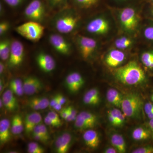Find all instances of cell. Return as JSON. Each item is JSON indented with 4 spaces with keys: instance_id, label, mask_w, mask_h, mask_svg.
<instances>
[{
    "instance_id": "cell-5",
    "label": "cell",
    "mask_w": 153,
    "mask_h": 153,
    "mask_svg": "<svg viewBox=\"0 0 153 153\" xmlns=\"http://www.w3.org/2000/svg\"><path fill=\"white\" fill-rule=\"evenodd\" d=\"M24 13L26 18L31 21L41 22L45 16L44 4L40 0H33L26 7Z\"/></svg>"
},
{
    "instance_id": "cell-18",
    "label": "cell",
    "mask_w": 153,
    "mask_h": 153,
    "mask_svg": "<svg viewBox=\"0 0 153 153\" xmlns=\"http://www.w3.org/2000/svg\"><path fill=\"white\" fill-rule=\"evenodd\" d=\"M83 139L85 145L91 149H96L99 145L98 134L93 130L89 129L85 131L83 134Z\"/></svg>"
},
{
    "instance_id": "cell-55",
    "label": "cell",
    "mask_w": 153,
    "mask_h": 153,
    "mask_svg": "<svg viewBox=\"0 0 153 153\" xmlns=\"http://www.w3.org/2000/svg\"><path fill=\"white\" fill-rule=\"evenodd\" d=\"M3 105H4V104H3L2 100L1 99L0 100V107H1V108L2 107Z\"/></svg>"
},
{
    "instance_id": "cell-52",
    "label": "cell",
    "mask_w": 153,
    "mask_h": 153,
    "mask_svg": "<svg viewBox=\"0 0 153 153\" xmlns=\"http://www.w3.org/2000/svg\"><path fill=\"white\" fill-rule=\"evenodd\" d=\"M62 0H49L50 2L53 5H55L57 4H59Z\"/></svg>"
},
{
    "instance_id": "cell-8",
    "label": "cell",
    "mask_w": 153,
    "mask_h": 153,
    "mask_svg": "<svg viewBox=\"0 0 153 153\" xmlns=\"http://www.w3.org/2000/svg\"><path fill=\"white\" fill-rule=\"evenodd\" d=\"M76 41L82 57L87 59L91 57L97 47L96 41L93 38L82 36H78Z\"/></svg>"
},
{
    "instance_id": "cell-3",
    "label": "cell",
    "mask_w": 153,
    "mask_h": 153,
    "mask_svg": "<svg viewBox=\"0 0 153 153\" xmlns=\"http://www.w3.org/2000/svg\"><path fill=\"white\" fill-rule=\"evenodd\" d=\"M142 105V100L138 94L130 93L123 97L122 110L126 116L136 117L140 113Z\"/></svg>"
},
{
    "instance_id": "cell-21",
    "label": "cell",
    "mask_w": 153,
    "mask_h": 153,
    "mask_svg": "<svg viewBox=\"0 0 153 153\" xmlns=\"http://www.w3.org/2000/svg\"><path fill=\"white\" fill-rule=\"evenodd\" d=\"M100 100V93L97 89L91 88L86 92L83 98V101L87 105H95Z\"/></svg>"
},
{
    "instance_id": "cell-39",
    "label": "cell",
    "mask_w": 153,
    "mask_h": 153,
    "mask_svg": "<svg viewBox=\"0 0 153 153\" xmlns=\"http://www.w3.org/2000/svg\"><path fill=\"white\" fill-rule=\"evenodd\" d=\"M144 35L146 39L153 41V27L146 28L144 31Z\"/></svg>"
},
{
    "instance_id": "cell-47",
    "label": "cell",
    "mask_w": 153,
    "mask_h": 153,
    "mask_svg": "<svg viewBox=\"0 0 153 153\" xmlns=\"http://www.w3.org/2000/svg\"><path fill=\"white\" fill-rule=\"evenodd\" d=\"M58 102V95L55 96L51 100V101H50V104H49V106L50 107H53L54 105L57 104V102Z\"/></svg>"
},
{
    "instance_id": "cell-41",
    "label": "cell",
    "mask_w": 153,
    "mask_h": 153,
    "mask_svg": "<svg viewBox=\"0 0 153 153\" xmlns=\"http://www.w3.org/2000/svg\"><path fill=\"white\" fill-rule=\"evenodd\" d=\"M10 28V25L8 22H3L0 24V35L3 36L7 32Z\"/></svg>"
},
{
    "instance_id": "cell-1",
    "label": "cell",
    "mask_w": 153,
    "mask_h": 153,
    "mask_svg": "<svg viewBox=\"0 0 153 153\" xmlns=\"http://www.w3.org/2000/svg\"><path fill=\"white\" fill-rule=\"evenodd\" d=\"M116 78L123 84L136 85L144 82V71L136 61H131L125 66L117 68L114 71Z\"/></svg>"
},
{
    "instance_id": "cell-51",
    "label": "cell",
    "mask_w": 153,
    "mask_h": 153,
    "mask_svg": "<svg viewBox=\"0 0 153 153\" xmlns=\"http://www.w3.org/2000/svg\"><path fill=\"white\" fill-rule=\"evenodd\" d=\"M149 126L150 129L151 133L152 134L153 136V118L149 120Z\"/></svg>"
},
{
    "instance_id": "cell-34",
    "label": "cell",
    "mask_w": 153,
    "mask_h": 153,
    "mask_svg": "<svg viewBox=\"0 0 153 153\" xmlns=\"http://www.w3.org/2000/svg\"><path fill=\"white\" fill-rule=\"evenodd\" d=\"M99 0H74L75 2L83 8H88L95 5Z\"/></svg>"
},
{
    "instance_id": "cell-10",
    "label": "cell",
    "mask_w": 153,
    "mask_h": 153,
    "mask_svg": "<svg viewBox=\"0 0 153 153\" xmlns=\"http://www.w3.org/2000/svg\"><path fill=\"white\" fill-rule=\"evenodd\" d=\"M109 24L106 20L101 18H96L89 22L86 27L88 33L96 35H103L108 32Z\"/></svg>"
},
{
    "instance_id": "cell-29",
    "label": "cell",
    "mask_w": 153,
    "mask_h": 153,
    "mask_svg": "<svg viewBox=\"0 0 153 153\" xmlns=\"http://www.w3.org/2000/svg\"><path fill=\"white\" fill-rule=\"evenodd\" d=\"M141 59L143 64L146 67L150 69H153V52H144Z\"/></svg>"
},
{
    "instance_id": "cell-22",
    "label": "cell",
    "mask_w": 153,
    "mask_h": 153,
    "mask_svg": "<svg viewBox=\"0 0 153 153\" xmlns=\"http://www.w3.org/2000/svg\"><path fill=\"white\" fill-rule=\"evenodd\" d=\"M29 106L34 110L46 109L49 106L50 101L49 99L44 97H34L29 101Z\"/></svg>"
},
{
    "instance_id": "cell-25",
    "label": "cell",
    "mask_w": 153,
    "mask_h": 153,
    "mask_svg": "<svg viewBox=\"0 0 153 153\" xmlns=\"http://www.w3.org/2000/svg\"><path fill=\"white\" fill-rule=\"evenodd\" d=\"M11 42L4 39L0 43V57L3 61L8 60L10 52Z\"/></svg>"
},
{
    "instance_id": "cell-24",
    "label": "cell",
    "mask_w": 153,
    "mask_h": 153,
    "mask_svg": "<svg viewBox=\"0 0 153 153\" xmlns=\"http://www.w3.org/2000/svg\"><path fill=\"white\" fill-rule=\"evenodd\" d=\"M22 117L19 115H16L13 118L11 126V132L13 135L20 134L25 128Z\"/></svg>"
},
{
    "instance_id": "cell-6",
    "label": "cell",
    "mask_w": 153,
    "mask_h": 153,
    "mask_svg": "<svg viewBox=\"0 0 153 153\" xmlns=\"http://www.w3.org/2000/svg\"><path fill=\"white\" fill-rule=\"evenodd\" d=\"M120 19L124 29L128 31H134L136 29L139 20L135 10L128 7L121 10Z\"/></svg>"
},
{
    "instance_id": "cell-53",
    "label": "cell",
    "mask_w": 153,
    "mask_h": 153,
    "mask_svg": "<svg viewBox=\"0 0 153 153\" xmlns=\"http://www.w3.org/2000/svg\"><path fill=\"white\" fill-rule=\"evenodd\" d=\"M4 69V65L1 62L0 63V74H1L3 73Z\"/></svg>"
},
{
    "instance_id": "cell-4",
    "label": "cell",
    "mask_w": 153,
    "mask_h": 153,
    "mask_svg": "<svg viewBox=\"0 0 153 153\" xmlns=\"http://www.w3.org/2000/svg\"><path fill=\"white\" fill-rule=\"evenodd\" d=\"M78 22V17L66 11L57 16L54 25L55 29L59 33L68 34L74 30Z\"/></svg>"
},
{
    "instance_id": "cell-36",
    "label": "cell",
    "mask_w": 153,
    "mask_h": 153,
    "mask_svg": "<svg viewBox=\"0 0 153 153\" xmlns=\"http://www.w3.org/2000/svg\"><path fill=\"white\" fill-rule=\"evenodd\" d=\"M37 126L34 128L32 132L33 134V138L36 140L39 141L41 142H46L47 141L44 139V137L40 133Z\"/></svg>"
},
{
    "instance_id": "cell-7",
    "label": "cell",
    "mask_w": 153,
    "mask_h": 153,
    "mask_svg": "<svg viewBox=\"0 0 153 153\" xmlns=\"http://www.w3.org/2000/svg\"><path fill=\"white\" fill-rule=\"evenodd\" d=\"M25 48L24 45L18 40L11 42L9 65L11 67H16L22 64L24 60Z\"/></svg>"
},
{
    "instance_id": "cell-32",
    "label": "cell",
    "mask_w": 153,
    "mask_h": 153,
    "mask_svg": "<svg viewBox=\"0 0 153 153\" xmlns=\"http://www.w3.org/2000/svg\"><path fill=\"white\" fill-rule=\"evenodd\" d=\"M27 152L29 153H43L44 149L38 143L31 142L28 144Z\"/></svg>"
},
{
    "instance_id": "cell-11",
    "label": "cell",
    "mask_w": 153,
    "mask_h": 153,
    "mask_svg": "<svg viewBox=\"0 0 153 153\" xmlns=\"http://www.w3.org/2000/svg\"><path fill=\"white\" fill-rule=\"evenodd\" d=\"M72 142V136L67 132L59 134L54 142V149L56 152L66 153L68 152Z\"/></svg>"
},
{
    "instance_id": "cell-45",
    "label": "cell",
    "mask_w": 153,
    "mask_h": 153,
    "mask_svg": "<svg viewBox=\"0 0 153 153\" xmlns=\"http://www.w3.org/2000/svg\"><path fill=\"white\" fill-rule=\"evenodd\" d=\"M126 116L123 113L121 114L118 118L117 121V126H120L123 125L125 120Z\"/></svg>"
},
{
    "instance_id": "cell-9",
    "label": "cell",
    "mask_w": 153,
    "mask_h": 153,
    "mask_svg": "<svg viewBox=\"0 0 153 153\" xmlns=\"http://www.w3.org/2000/svg\"><path fill=\"white\" fill-rule=\"evenodd\" d=\"M49 42L57 52L63 55H68L71 51L70 43L63 36L53 34L49 37Z\"/></svg>"
},
{
    "instance_id": "cell-12",
    "label": "cell",
    "mask_w": 153,
    "mask_h": 153,
    "mask_svg": "<svg viewBox=\"0 0 153 153\" xmlns=\"http://www.w3.org/2000/svg\"><path fill=\"white\" fill-rule=\"evenodd\" d=\"M36 60L39 68L47 73L53 71L56 67V63L53 57L45 52L39 53Z\"/></svg>"
},
{
    "instance_id": "cell-15",
    "label": "cell",
    "mask_w": 153,
    "mask_h": 153,
    "mask_svg": "<svg viewBox=\"0 0 153 153\" xmlns=\"http://www.w3.org/2000/svg\"><path fill=\"white\" fill-rule=\"evenodd\" d=\"M125 57V54L122 51L118 49H114L107 55L105 62L110 67H117L123 62Z\"/></svg>"
},
{
    "instance_id": "cell-50",
    "label": "cell",
    "mask_w": 153,
    "mask_h": 153,
    "mask_svg": "<svg viewBox=\"0 0 153 153\" xmlns=\"http://www.w3.org/2000/svg\"><path fill=\"white\" fill-rule=\"evenodd\" d=\"M62 105H62L60 104L59 102H58L57 104L55 105H54L52 108H53V109H55V110L60 111L62 109Z\"/></svg>"
},
{
    "instance_id": "cell-30",
    "label": "cell",
    "mask_w": 153,
    "mask_h": 153,
    "mask_svg": "<svg viewBox=\"0 0 153 153\" xmlns=\"http://www.w3.org/2000/svg\"><path fill=\"white\" fill-rule=\"evenodd\" d=\"M132 41L131 39L126 37L118 38L115 42V45L119 49H126L131 45Z\"/></svg>"
},
{
    "instance_id": "cell-26",
    "label": "cell",
    "mask_w": 153,
    "mask_h": 153,
    "mask_svg": "<svg viewBox=\"0 0 153 153\" xmlns=\"http://www.w3.org/2000/svg\"><path fill=\"white\" fill-rule=\"evenodd\" d=\"M151 131L143 127H139L135 129L132 134L133 138L135 140H143L150 138Z\"/></svg>"
},
{
    "instance_id": "cell-27",
    "label": "cell",
    "mask_w": 153,
    "mask_h": 153,
    "mask_svg": "<svg viewBox=\"0 0 153 153\" xmlns=\"http://www.w3.org/2000/svg\"><path fill=\"white\" fill-rule=\"evenodd\" d=\"M10 89L15 94L22 96L25 94L23 82L21 79L16 78L12 79L10 82Z\"/></svg>"
},
{
    "instance_id": "cell-46",
    "label": "cell",
    "mask_w": 153,
    "mask_h": 153,
    "mask_svg": "<svg viewBox=\"0 0 153 153\" xmlns=\"http://www.w3.org/2000/svg\"><path fill=\"white\" fill-rule=\"evenodd\" d=\"M60 117L63 118V119L66 120L68 115V107L66 108H63L60 110Z\"/></svg>"
},
{
    "instance_id": "cell-56",
    "label": "cell",
    "mask_w": 153,
    "mask_h": 153,
    "mask_svg": "<svg viewBox=\"0 0 153 153\" xmlns=\"http://www.w3.org/2000/svg\"><path fill=\"white\" fill-rule=\"evenodd\" d=\"M151 100H152V101L153 102V94L152 95H151Z\"/></svg>"
},
{
    "instance_id": "cell-14",
    "label": "cell",
    "mask_w": 153,
    "mask_h": 153,
    "mask_svg": "<svg viewBox=\"0 0 153 153\" xmlns=\"http://www.w3.org/2000/svg\"><path fill=\"white\" fill-rule=\"evenodd\" d=\"M65 82L68 90L71 92H77L82 87L84 80L81 74L77 72L70 73L66 76Z\"/></svg>"
},
{
    "instance_id": "cell-48",
    "label": "cell",
    "mask_w": 153,
    "mask_h": 153,
    "mask_svg": "<svg viewBox=\"0 0 153 153\" xmlns=\"http://www.w3.org/2000/svg\"><path fill=\"white\" fill-rule=\"evenodd\" d=\"M58 102L63 105L66 103V99L65 97L63 96V95H61V94H58Z\"/></svg>"
},
{
    "instance_id": "cell-23",
    "label": "cell",
    "mask_w": 153,
    "mask_h": 153,
    "mask_svg": "<svg viewBox=\"0 0 153 153\" xmlns=\"http://www.w3.org/2000/svg\"><path fill=\"white\" fill-rule=\"evenodd\" d=\"M111 143L118 152H126V142L123 137L121 135L118 134H113L111 137Z\"/></svg>"
},
{
    "instance_id": "cell-43",
    "label": "cell",
    "mask_w": 153,
    "mask_h": 153,
    "mask_svg": "<svg viewBox=\"0 0 153 153\" xmlns=\"http://www.w3.org/2000/svg\"><path fill=\"white\" fill-rule=\"evenodd\" d=\"M44 123L47 125L51 126L52 127L59 126L55 122L47 115L44 118Z\"/></svg>"
},
{
    "instance_id": "cell-28",
    "label": "cell",
    "mask_w": 153,
    "mask_h": 153,
    "mask_svg": "<svg viewBox=\"0 0 153 153\" xmlns=\"http://www.w3.org/2000/svg\"><path fill=\"white\" fill-rule=\"evenodd\" d=\"M76 117L81 119L88 123L94 126L96 123V116L88 111H82L77 115Z\"/></svg>"
},
{
    "instance_id": "cell-38",
    "label": "cell",
    "mask_w": 153,
    "mask_h": 153,
    "mask_svg": "<svg viewBox=\"0 0 153 153\" xmlns=\"http://www.w3.org/2000/svg\"><path fill=\"white\" fill-rule=\"evenodd\" d=\"M133 153H153V146H146L138 148L133 151Z\"/></svg>"
},
{
    "instance_id": "cell-33",
    "label": "cell",
    "mask_w": 153,
    "mask_h": 153,
    "mask_svg": "<svg viewBox=\"0 0 153 153\" xmlns=\"http://www.w3.org/2000/svg\"><path fill=\"white\" fill-rule=\"evenodd\" d=\"M74 121H75L74 126L76 128L79 129H85L91 128L94 127L92 125L88 123L77 117Z\"/></svg>"
},
{
    "instance_id": "cell-13",
    "label": "cell",
    "mask_w": 153,
    "mask_h": 153,
    "mask_svg": "<svg viewBox=\"0 0 153 153\" xmlns=\"http://www.w3.org/2000/svg\"><path fill=\"white\" fill-rule=\"evenodd\" d=\"M23 86L25 94L30 96L38 93L42 89V84L36 76H28L24 79Z\"/></svg>"
},
{
    "instance_id": "cell-42",
    "label": "cell",
    "mask_w": 153,
    "mask_h": 153,
    "mask_svg": "<svg viewBox=\"0 0 153 153\" xmlns=\"http://www.w3.org/2000/svg\"><path fill=\"white\" fill-rule=\"evenodd\" d=\"M144 111L147 116L153 114V103L151 102L146 103L145 105Z\"/></svg>"
},
{
    "instance_id": "cell-31",
    "label": "cell",
    "mask_w": 153,
    "mask_h": 153,
    "mask_svg": "<svg viewBox=\"0 0 153 153\" xmlns=\"http://www.w3.org/2000/svg\"><path fill=\"white\" fill-rule=\"evenodd\" d=\"M122 113L117 108L111 110L108 112V118L110 123L114 126H117L118 118Z\"/></svg>"
},
{
    "instance_id": "cell-57",
    "label": "cell",
    "mask_w": 153,
    "mask_h": 153,
    "mask_svg": "<svg viewBox=\"0 0 153 153\" xmlns=\"http://www.w3.org/2000/svg\"><path fill=\"white\" fill-rule=\"evenodd\" d=\"M152 2L153 3V0H152Z\"/></svg>"
},
{
    "instance_id": "cell-37",
    "label": "cell",
    "mask_w": 153,
    "mask_h": 153,
    "mask_svg": "<svg viewBox=\"0 0 153 153\" xmlns=\"http://www.w3.org/2000/svg\"><path fill=\"white\" fill-rule=\"evenodd\" d=\"M68 117L66 119V121L68 122H71L74 121L76 119L77 112L76 110L73 107L69 106L68 107Z\"/></svg>"
},
{
    "instance_id": "cell-17",
    "label": "cell",
    "mask_w": 153,
    "mask_h": 153,
    "mask_svg": "<svg viewBox=\"0 0 153 153\" xmlns=\"http://www.w3.org/2000/svg\"><path fill=\"white\" fill-rule=\"evenodd\" d=\"M14 94L11 89H8L3 93L2 98L4 106L11 111H14L18 108V102Z\"/></svg>"
},
{
    "instance_id": "cell-49",
    "label": "cell",
    "mask_w": 153,
    "mask_h": 153,
    "mask_svg": "<svg viewBox=\"0 0 153 153\" xmlns=\"http://www.w3.org/2000/svg\"><path fill=\"white\" fill-rule=\"evenodd\" d=\"M105 153H116L118 152L117 151L114 147H109L107 148L105 151Z\"/></svg>"
},
{
    "instance_id": "cell-58",
    "label": "cell",
    "mask_w": 153,
    "mask_h": 153,
    "mask_svg": "<svg viewBox=\"0 0 153 153\" xmlns=\"http://www.w3.org/2000/svg\"></svg>"
},
{
    "instance_id": "cell-54",
    "label": "cell",
    "mask_w": 153,
    "mask_h": 153,
    "mask_svg": "<svg viewBox=\"0 0 153 153\" xmlns=\"http://www.w3.org/2000/svg\"><path fill=\"white\" fill-rule=\"evenodd\" d=\"M3 82H2L1 79V82H0V93L1 94V92L3 90Z\"/></svg>"
},
{
    "instance_id": "cell-44",
    "label": "cell",
    "mask_w": 153,
    "mask_h": 153,
    "mask_svg": "<svg viewBox=\"0 0 153 153\" xmlns=\"http://www.w3.org/2000/svg\"><path fill=\"white\" fill-rule=\"evenodd\" d=\"M8 5L12 7H16L19 5L23 0H4Z\"/></svg>"
},
{
    "instance_id": "cell-16",
    "label": "cell",
    "mask_w": 153,
    "mask_h": 153,
    "mask_svg": "<svg viewBox=\"0 0 153 153\" xmlns=\"http://www.w3.org/2000/svg\"><path fill=\"white\" fill-rule=\"evenodd\" d=\"M42 121V117L39 113L34 112L28 114L25 117V128L27 133L32 132L34 128Z\"/></svg>"
},
{
    "instance_id": "cell-2",
    "label": "cell",
    "mask_w": 153,
    "mask_h": 153,
    "mask_svg": "<svg viewBox=\"0 0 153 153\" xmlns=\"http://www.w3.org/2000/svg\"><path fill=\"white\" fill-rule=\"evenodd\" d=\"M16 30L22 37L30 41L37 42L43 36L44 27L39 22L30 21L19 25Z\"/></svg>"
},
{
    "instance_id": "cell-35",
    "label": "cell",
    "mask_w": 153,
    "mask_h": 153,
    "mask_svg": "<svg viewBox=\"0 0 153 153\" xmlns=\"http://www.w3.org/2000/svg\"><path fill=\"white\" fill-rule=\"evenodd\" d=\"M40 133L44 137V139L47 141L49 139V134L47 127L43 124L40 123L37 126Z\"/></svg>"
},
{
    "instance_id": "cell-20",
    "label": "cell",
    "mask_w": 153,
    "mask_h": 153,
    "mask_svg": "<svg viewBox=\"0 0 153 153\" xmlns=\"http://www.w3.org/2000/svg\"><path fill=\"white\" fill-rule=\"evenodd\" d=\"M123 97L120 92L114 88H110L106 93L108 101L112 105L117 107H121Z\"/></svg>"
},
{
    "instance_id": "cell-19",
    "label": "cell",
    "mask_w": 153,
    "mask_h": 153,
    "mask_svg": "<svg viewBox=\"0 0 153 153\" xmlns=\"http://www.w3.org/2000/svg\"><path fill=\"white\" fill-rule=\"evenodd\" d=\"M10 123L7 119L0 121V142L4 144L7 142L10 138Z\"/></svg>"
},
{
    "instance_id": "cell-40",
    "label": "cell",
    "mask_w": 153,
    "mask_h": 153,
    "mask_svg": "<svg viewBox=\"0 0 153 153\" xmlns=\"http://www.w3.org/2000/svg\"><path fill=\"white\" fill-rule=\"evenodd\" d=\"M47 116L52 119L58 125V126H60L61 125V121L60 120V117H59V115L55 111H50V112L48 113Z\"/></svg>"
}]
</instances>
